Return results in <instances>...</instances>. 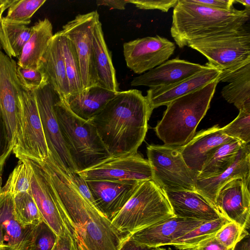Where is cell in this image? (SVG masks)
I'll use <instances>...</instances> for the list:
<instances>
[{"label":"cell","instance_id":"1","mask_svg":"<svg viewBox=\"0 0 250 250\" xmlns=\"http://www.w3.org/2000/svg\"><path fill=\"white\" fill-rule=\"evenodd\" d=\"M39 164L49 176L60 202L62 221L78 250H118L126 235L83 197L50 154Z\"/></svg>","mask_w":250,"mask_h":250},{"label":"cell","instance_id":"2","mask_svg":"<svg viewBox=\"0 0 250 250\" xmlns=\"http://www.w3.org/2000/svg\"><path fill=\"white\" fill-rule=\"evenodd\" d=\"M149 103L137 89L119 91L90 120L110 157L137 152L152 113Z\"/></svg>","mask_w":250,"mask_h":250},{"label":"cell","instance_id":"3","mask_svg":"<svg viewBox=\"0 0 250 250\" xmlns=\"http://www.w3.org/2000/svg\"><path fill=\"white\" fill-rule=\"evenodd\" d=\"M250 17V10L246 9L217 10L190 0H178L173 8L170 34L176 44L183 48L190 41L238 30Z\"/></svg>","mask_w":250,"mask_h":250},{"label":"cell","instance_id":"4","mask_svg":"<svg viewBox=\"0 0 250 250\" xmlns=\"http://www.w3.org/2000/svg\"><path fill=\"white\" fill-rule=\"evenodd\" d=\"M219 79L167 105L162 119L154 128L164 145L181 146L192 139L209 108Z\"/></svg>","mask_w":250,"mask_h":250},{"label":"cell","instance_id":"5","mask_svg":"<svg viewBox=\"0 0 250 250\" xmlns=\"http://www.w3.org/2000/svg\"><path fill=\"white\" fill-rule=\"evenodd\" d=\"M54 110L62 137L77 172L110 157L90 121L74 114L61 97L54 105Z\"/></svg>","mask_w":250,"mask_h":250},{"label":"cell","instance_id":"6","mask_svg":"<svg viewBox=\"0 0 250 250\" xmlns=\"http://www.w3.org/2000/svg\"><path fill=\"white\" fill-rule=\"evenodd\" d=\"M174 216L164 190L153 180L142 182L111 220L122 234H131Z\"/></svg>","mask_w":250,"mask_h":250},{"label":"cell","instance_id":"7","mask_svg":"<svg viewBox=\"0 0 250 250\" xmlns=\"http://www.w3.org/2000/svg\"><path fill=\"white\" fill-rule=\"evenodd\" d=\"M12 152L19 159H28L37 163L43 162L49 154L35 93L22 88L19 96Z\"/></svg>","mask_w":250,"mask_h":250},{"label":"cell","instance_id":"8","mask_svg":"<svg viewBox=\"0 0 250 250\" xmlns=\"http://www.w3.org/2000/svg\"><path fill=\"white\" fill-rule=\"evenodd\" d=\"M187 45L208 60V63L226 72L250 62V33L245 26L238 30L190 41Z\"/></svg>","mask_w":250,"mask_h":250},{"label":"cell","instance_id":"9","mask_svg":"<svg viewBox=\"0 0 250 250\" xmlns=\"http://www.w3.org/2000/svg\"><path fill=\"white\" fill-rule=\"evenodd\" d=\"M146 153L153 172L152 180L164 190H196L195 180L179 146L149 145Z\"/></svg>","mask_w":250,"mask_h":250},{"label":"cell","instance_id":"10","mask_svg":"<svg viewBox=\"0 0 250 250\" xmlns=\"http://www.w3.org/2000/svg\"><path fill=\"white\" fill-rule=\"evenodd\" d=\"M99 21V14L97 11L79 14L64 25L61 30L70 40L75 49L83 91L99 85L93 50V30Z\"/></svg>","mask_w":250,"mask_h":250},{"label":"cell","instance_id":"11","mask_svg":"<svg viewBox=\"0 0 250 250\" xmlns=\"http://www.w3.org/2000/svg\"><path fill=\"white\" fill-rule=\"evenodd\" d=\"M77 173L86 181H136L143 182L153 179L152 169L149 162L138 152L110 157Z\"/></svg>","mask_w":250,"mask_h":250},{"label":"cell","instance_id":"12","mask_svg":"<svg viewBox=\"0 0 250 250\" xmlns=\"http://www.w3.org/2000/svg\"><path fill=\"white\" fill-rule=\"evenodd\" d=\"M34 93L50 155L65 172L77 171L63 142L54 110L60 95L49 84Z\"/></svg>","mask_w":250,"mask_h":250},{"label":"cell","instance_id":"13","mask_svg":"<svg viewBox=\"0 0 250 250\" xmlns=\"http://www.w3.org/2000/svg\"><path fill=\"white\" fill-rule=\"evenodd\" d=\"M17 62L0 50V119L9 149L16 136L19 96L22 88L17 75Z\"/></svg>","mask_w":250,"mask_h":250},{"label":"cell","instance_id":"14","mask_svg":"<svg viewBox=\"0 0 250 250\" xmlns=\"http://www.w3.org/2000/svg\"><path fill=\"white\" fill-rule=\"evenodd\" d=\"M175 48L174 42L157 35L124 43L123 53L127 66L141 74L168 60Z\"/></svg>","mask_w":250,"mask_h":250},{"label":"cell","instance_id":"15","mask_svg":"<svg viewBox=\"0 0 250 250\" xmlns=\"http://www.w3.org/2000/svg\"><path fill=\"white\" fill-rule=\"evenodd\" d=\"M26 159L31 171V192L42 219L57 236L63 235L67 229L61 215L59 199L49 176L39 163Z\"/></svg>","mask_w":250,"mask_h":250},{"label":"cell","instance_id":"16","mask_svg":"<svg viewBox=\"0 0 250 250\" xmlns=\"http://www.w3.org/2000/svg\"><path fill=\"white\" fill-rule=\"evenodd\" d=\"M215 206L219 214L246 230L250 228V181L242 178L231 179L219 189Z\"/></svg>","mask_w":250,"mask_h":250},{"label":"cell","instance_id":"17","mask_svg":"<svg viewBox=\"0 0 250 250\" xmlns=\"http://www.w3.org/2000/svg\"><path fill=\"white\" fill-rule=\"evenodd\" d=\"M95 207L111 221L133 194L138 181H86Z\"/></svg>","mask_w":250,"mask_h":250},{"label":"cell","instance_id":"18","mask_svg":"<svg viewBox=\"0 0 250 250\" xmlns=\"http://www.w3.org/2000/svg\"><path fill=\"white\" fill-rule=\"evenodd\" d=\"M203 221L173 216L130 234L138 244L149 248L171 245L180 236L198 227Z\"/></svg>","mask_w":250,"mask_h":250},{"label":"cell","instance_id":"19","mask_svg":"<svg viewBox=\"0 0 250 250\" xmlns=\"http://www.w3.org/2000/svg\"><path fill=\"white\" fill-rule=\"evenodd\" d=\"M231 138L224 134L218 125L195 133L186 144L179 146L180 151L195 180L209 156L219 146Z\"/></svg>","mask_w":250,"mask_h":250},{"label":"cell","instance_id":"20","mask_svg":"<svg viewBox=\"0 0 250 250\" xmlns=\"http://www.w3.org/2000/svg\"><path fill=\"white\" fill-rule=\"evenodd\" d=\"M205 65L206 68L181 81L166 86L150 88L146 97L151 110L167 105L173 100L219 78L221 70L208 62Z\"/></svg>","mask_w":250,"mask_h":250},{"label":"cell","instance_id":"21","mask_svg":"<svg viewBox=\"0 0 250 250\" xmlns=\"http://www.w3.org/2000/svg\"><path fill=\"white\" fill-rule=\"evenodd\" d=\"M206 65L178 58L167 60L159 66L133 78V86L155 88L168 86L185 80L206 68Z\"/></svg>","mask_w":250,"mask_h":250},{"label":"cell","instance_id":"22","mask_svg":"<svg viewBox=\"0 0 250 250\" xmlns=\"http://www.w3.org/2000/svg\"><path fill=\"white\" fill-rule=\"evenodd\" d=\"M176 217L211 221L221 217L215 207L196 190H164Z\"/></svg>","mask_w":250,"mask_h":250},{"label":"cell","instance_id":"23","mask_svg":"<svg viewBox=\"0 0 250 250\" xmlns=\"http://www.w3.org/2000/svg\"><path fill=\"white\" fill-rule=\"evenodd\" d=\"M236 178H242L250 181V144L243 146L233 163L224 171L213 176L196 180L195 189L215 206L220 188L229 180Z\"/></svg>","mask_w":250,"mask_h":250},{"label":"cell","instance_id":"24","mask_svg":"<svg viewBox=\"0 0 250 250\" xmlns=\"http://www.w3.org/2000/svg\"><path fill=\"white\" fill-rule=\"evenodd\" d=\"M47 76L48 83L63 99L69 95L60 31L53 35L40 64Z\"/></svg>","mask_w":250,"mask_h":250},{"label":"cell","instance_id":"25","mask_svg":"<svg viewBox=\"0 0 250 250\" xmlns=\"http://www.w3.org/2000/svg\"><path fill=\"white\" fill-rule=\"evenodd\" d=\"M219 81L228 82L221 94L239 110H250V62L231 71L222 72Z\"/></svg>","mask_w":250,"mask_h":250},{"label":"cell","instance_id":"26","mask_svg":"<svg viewBox=\"0 0 250 250\" xmlns=\"http://www.w3.org/2000/svg\"><path fill=\"white\" fill-rule=\"evenodd\" d=\"M93 50L98 85L113 92L120 91L111 53L105 43L100 21L93 30Z\"/></svg>","mask_w":250,"mask_h":250},{"label":"cell","instance_id":"27","mask_svg":"<svg viewBox=\"0 0 250 250\" xmlns=\"http://www.w3.org/2000/svg\"><path fill=\"white\" fill-rule=\"evenodd\" d=\"M32 32L24 46L17 65L40 68V62L52 38L53 26L47 18L39 20L32 26Z\"/></svg>","mask_w":250,"mask_h":250},{"label":"cell","instance_id":"28","mask_svg":"<svg viewBox=\"0 0 250 250\" xmlns=\"http://www.w3.org/2000/svg\"><path fill=\"white\" fill-rule=\"evenodd\" d=\"M116 93L95 85L81 93L70 95L64 100L74 114L84 120L89 121L104 107Z\"/></svg>","mask_w":250,"mask_h":250},{"label":"cell","instance_id":"29","mask_svg":"<svg viewBox=\"0 0 250 250\" xmlns=\"http://www.w3.org/2000/svg\"><path fill=\"white\" fill-rule=\"evenodd\" d=\"M244 145L232 139L219 146L209 156L196 180L213 176L224 171L233 163Z\"/></svg>","mask_w":250,"mask_h":250},{"label":"cell","instance_id":"30","mask_svg":"<svg viewBox=\"0 0 250 250\" xmlns=\"http://www.w3.org/2000/svg\"><path fill=\"white\" fill-rule=\"evenodd\" d=\"M32 32L27 25L9 22L2 17L0 21V44L9 58H20Z\"/></svg>","mask_w":250,"mask_h":250},{"label":"cell","instance_id":"31","mask_svg":"<svg viewBox=\"0 0 250 250\" xmlns=\"http://www.w3.org/2000/svg\"><path fill=\"white\" fill-rule=\"evenodd\" d=\"M229 221L223 217L203 223L174 241L171 245L179 250H191L215 235Z\"/></svg>","mask_w":250,"mask_h":250},{"label":"cell","instance_id":"32","mask_svg":"<svg viewBox=\"0 0 250 250\" xmlns=\"http://www.w3.org/2000/svg\"><path fill=\"white\" fill-rule=\"evenodd\" d=\"M61 45L68 82L69 95L81 93L83 87L81 81L78 59L74 46L61 31H60Z\"/></svg>","mask_w":250,"mask_h":250},{"label":"cell","instance_id":"33","mask_svg":"<svg viewBox=\"0 0 250 250\" xmlns=\"http://www.w3.org/2000/svg\"><path fill=\"white\" fill-rule=\"evenodd\" d=\"M13 197L15 215L23 228L36 225L43 221L31 191Z\"/></svg>","mask_w":250,"mask_h":250},{"label":"cell","instance_id":"34","mask_svg":"<svg viewBox=\"0 0 250 250\" xmlns=\"http://www.w3.org/2000/svg\"><path fill=\"white\" fill-rule=\"evenodd\" d=\"M31 171L26 159H20L18 164L9 175L0 191L9 193L13 196L31 191Z\"/></svg>","mask_w":250,"mask_h":250},{"label":"cell","instance_id":"35","mask_svg":"<svg viewBox=\"0 0 250 250\" xmlns=\"http://www.w3.org/2000/svg\"><path fill=\"white\" fill-rule=\"evenodd\" d=\"M45 0H13L3 19L8 22L28 25L36 12Z\"/></svg>","mask_w":250,"mask_h":250},{"label":"cell","instance_id":"36","mask_svg":"<svg viewBox=\"0 0 250 250\" xmlns=\"http://www.w3.org/2000/svg\"><path fill=\"white\" fill-rule=\"evenodd\" d=\"M16 75L21 88L26 91L35 92L49 84L47 76L41 67L35 69L17 65Z\"/></svg>","mask_w":250,"mask_h":250},{"label":"cell","instance_id":"37","mask_svg":"<svg viewBox=\"0 0 250 250\" xmlns=\"http://www.w3.org/2000/svg\"><path fill=\"white\" fill-rule=\"evenodd\" d=\"M224 134L245 144L250 143V110L242 109L236 118L221 127Z\"/></svg>","mask_w":250,"mask_h":250},{"label":"cell","instance_id":"38","mask_svg":"<svg viewBox=\"0 0 250 250\" xmlns=\"http://www.w3.org/2000/svg\"><path fill=\"white\" fill-rule=\"evenodd\" d=\"M57 235L43 221L33 227L29 250H51Z\"/></svg>","mask_w":250,"mask_h":250},{"label":"cell","instance_id":"39","mask_svg":"<svg viewBox=\"0 0 250 250\" xmlns=\"http://www.w3.org/2000/svg\"><path fill=\"white\" fill-rule=\"evenodd\" d=\"M249 235L248 230L233 222L225 224L215 234V237L222 245L228 249L235 248L236 245Z\"/></svg>","mask_w":250,"mask_h":250},{"label":"cell","instance_id":"40","mask_svg":"<svg viewBox=\"0 0 250 250\" xmlns=\"http://www.w3.org/2000/svg\"><path fill=\"white\" fill-rule=\"evenodd\" d=\"M178 0H128V3L136 7L144 10L157 9L167 12L171 8H174Z\"/></svg>","mask_w":250,"mask_h":250},{"label":"cell","instance_id":"41","mask_svg":"<svg viewBox=\"0 0 250 250\" xmlns=\"http://www.w3.org/2000/svg\"><path fill=\"white\" fill-rule=\"evenodd\" d=\"M83 197L91 205L95 207L91 192L85 180L77 171L66 173Z\"/></svg>","mask_w":250,"mask_h":250},{"label":"cell","instance_id":"42","mask_svg":"<svg viewBox=\"0 0 250 250\" xmlns=\"http://www.w3.org/2000/svg\"><path fill=\"white\" fill-rule=\"evenodd\" d=\"M191 2L197 3L212 9L229 10L233 7L234 0H190Z\"/></svg>","mask_w":250,"mask_h":250},{"label":"cell","instance_id":"43","mask_svg":"<svg viewBox=\"0 0 250 250\" xmlns=\"http://www.w3.org/2000/svg\"><path fill=\"white\" fill-rule=\"evenodd\" d=\"M51 250H78L75 241L66 229L64 235L57 236L55 243Z\"/></svg>","mask_w":250,"mask_h":250},{"label":"cell","instance_id":"44","mask_svg":"<svg viewBox=\"0 0 250 250\" xmlns=\"http://www.w3.org/2000/svg\"><path fill=\"white\" fill-rule=\"evenodd\" d=\"M12 151L9 149L5 131L0 119V166H4Z\"/></svg>","mask_w":250,"mask_h":250},{"label":"cell","instance_id":"45","mask_svg":"<svg viewBox=\"0 0 250 250\" xmlns=\"http://www.w3.org/2000/svg\"><path fill=\"white\" fill-rule=\"evenodd\" d=\"M214 236L190 250H235V248L228 249L224 246L217 240Z\"/></svg>","mask_w":250,"mask_h":250},{"label":"cell","instance_id":"46","mask_svg":"<svg viewBox=\"0 0 250 250\" xmlns=\"http://www.w3.org/2000/svg\"><path fill=\"white\" fill-rule=\"evenodd\" d=\"M161 248H149L140 245L130 238V234H127L118 250H159Z\"/></svg>","mask_w":250,"mask_h":250},{"label":"cell","instance_id":"47","mask_svg":"<svg viewBox=\"0 0 250 250\" xmlns=\"http://www.w3.org/2000/svg\"><path fill=\"white\" fill-rule=\"evenodd\" d=\"M128 0H99L96 1L98 6L104 5L113 9L124 10Z\"/></svg>","mask_w":250,"mask_h":250},{"label":"cell","instance_id":"48","mask_svg":"<svg viewBox=\"0 0 250 250\" xmlns=\"http://www.w3.org/2000/svg\"><path fill=\"white\" fill-rule=\"evenodd\" d=\"M13 0H6L5 2L0 7V21L4 12L8 8Z\"/></svg>","mask_w":250,"mask_h":250},{"label":"cell","instance_id":"49","mask_svg":"<svg viewBox=\"0 0 250 250\" xmlns=\"http://www.w3.org/2000/svg\"><path fill=\"white\" fill-rule=\"evenodd\" d=\"M235 2H238L243 4L245 9L250 10V0H234Z\"/></svg>","mask_w":250,"mask_h":250},{"label":"cell","instance_id":"50","mask_svg":"<svg viewBox=\"0 0 250 250\" xmlns=\"http://www.w3.org/2000/svg\"><path fill=\"white\" fill-rule=\"evenodd\" d=\"M238 250H250L249 240H248V242H244L240 247Z\"/></svg>","mask_w":250,"mask_h":250},{"label":"cell","instance_id":"51","mask_svg":"<svg viewBox=\"0 0 250 250\" xmlns=\"http://www.w3.org/2000/svg\"><path fill=\"white\" fill-rule=\"evenodd\" d=\"M2 180L1 176H0V191L1 190V188H2Z\"/></svg>","mask_w":250,"mask_h":250},{"label":"cell","instance_id":"52","mask_svg":"<svg viewBox=\"0 0 250 250\" xmlns=\"http://www.w3.org/2000/svg\"><path fill=\"white\" fill-rule=\"evenodd\" d=\"M6 0H0V7L5 2Z\"/></svg>","mask_w":250,"mask_h":250},{"label":"cell","instance_id":"53","mask_svg":"<svg viewBox=\"0 0 250 250\" xmlns=\"http://www.w3.org/2000/svg\"><path fill=\"white\" fill-rule=\"evenodd\" d=\"M3 167V166H0V175L1 174V171L2 170Z\"/></svg>","mask_w":250,"mask_h":250},{"label":"cell","instance_id":"54","mask_svg":"<svg viewBox=\"0 0 250 250\" xmlns=\"http://www.w3.org/2000/svg\"><path fill=\"white\" fill-rule=\"evenodd\" d=\"M159 250H167L164 249V248H161V249ZM170 250H171L170 249Z\"/></svg>","mask_w":250,"mask_h":250},{"label":"cell","instance_id":"55","mask_svg":"<svg viewBox=\"0 0 250 250\" xmlns=\"http://www.w3.org/2000/svg\"><path fill=\"white\" fill-rule=\"evenodd\" d=\"M3 248V247H0V250H2Z\"/></svg>","mask_w":250,"mask_h":250},{"label":"cell","instance_id":"56","mask_svg":"<svg viewBox=\"0 0 250 250\" xmlns=\"http://www.w3.org/2000/svg\"><path fill=\"white\" fill-rule=\"evenodd\" d=\"M1 47L0 44V50H1Z\"/></svg>","mask_w":250,"mask_h":250}]
</instances>
